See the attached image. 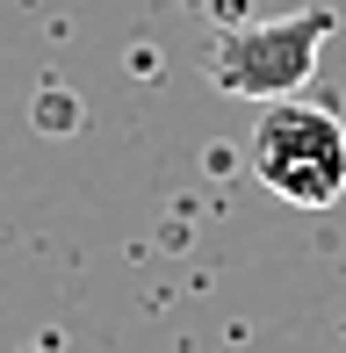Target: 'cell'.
<instances>
[{"label": "cell", "instance_id": "cell-1", "mask_svg": "<svg viewBox=\"0 0 346 353\" xmlns=\"http://www.w3.org/2000/svg\"><path fill=\"white\" fill-rule=\"evenodd\" d=\"M245 166L267 195L296 202V210H332L346 195V123L325 101L281 94L260 108L253 137H245Z\"/></svg>", "mask_w": 346, "mask_h": 353}, {"label": "cell", "instance_id": "cell-2", "mask_svg": "<svg viewBox=\"0 0 346 353\" xmlns=\"http://www.w3.org/2000/svg\"><path fill=\"white\" fill-rule=\"evenodd\" d=\"M325 43H332V8L245 22V29H231V37H216L210 79L224 94H238V101H281V94H303L310 87Z\"/></svg>", "mask_w": 346, "mask_h": 353}]
</instances>
